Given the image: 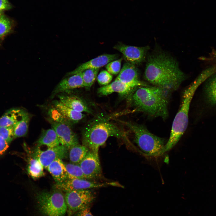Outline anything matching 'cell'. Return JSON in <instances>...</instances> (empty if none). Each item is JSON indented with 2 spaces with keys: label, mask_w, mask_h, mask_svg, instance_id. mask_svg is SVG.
<instances>
[{
  "label": "cell",
  "mask_w": 216,
  "mask_h": 216,
  "mask_svg": "<svg viewBox=\"0 0 216 216\" xmlns=\"http://www.w3.org/2000/svg\"><path fill=\"white\" fill-rule=\"evenodd\" d=\"M53 107L71 125L76 123L82 119L85 115L82 112L76 111L67 106L59 100L53 101Z\"/></svg>",
  "instance_id": "18"
},
{
  "label": "cell",
  "mask_w": 216,
  "mask_h": 216,
  "mask_svg": "<svg viewBox=\"0 0 216 216\" xmlns=\"http://www.w3.org/2000/svg\"><path fill=\"white\" fill-rule=\"evenodd\" d=\"M136 88L134 86L115 80L108 85L98 88L97 93L101 96H107L114 92L118 93L123 96H126L132 93Z\"/></svg>",
  "instance_id": "16"
},
{
  "label": "cell",
  "mask_w": 216,
  "mask_h": 216,
  "mask_svg": "<svg viewBox=\"0 0 216 216\" xmlns=\"http://www.w3.org/2000/svg\"><path fill=\"white\" fill-rule=\"evenodd\" d=\"M205 90L206 98L209 103L216 106V74L211 76L206 83Z\"/></svg>",
  "instance_id": "25"
},
{
  "label": "cell",
  "mask_w": 216,
  "mask_h": 216,
  "mask_svg": "<svg viewBox=\"0 0 216 216\" xmlns=\"http://www.w3.org/2000/svg\"><path fill=\"white\" fill-rule=\"evenodd\" d=\"M62 191L56 189L51 192L43 191L36 196L37 205L44 216H64L67 212L64 196Z\"/></svg>",
  "instance_id": "6"
},
{
  "label": "cell",
  "mask_w": 216,
  "mask_h": 216,
  "mask_svg": "<svg viewBox=\"0 0 216 216\" xmlns=\"http://www.w3.org/2000/svg\"><path fill=\"white\" fill-rule=\"evenodd\" d=\"M30 118L29 113L25 111L21 118L13 126L14 139L26 135Z\"/></svg>",
  "instance_id": "23"
},
{
  "label": "cell",
  "mask_w": 216,
  "mask_h": 216,
  "mask_svg": "<svg viewBox=\"0 0 216 216\" xmlns=\"http://www.w3.org/2000/svg\"><path fill=\"white\" fill-rule=\"evenodd\" d=\"M11 8V6L8 0H0V11L8 10Z\"/></svg>",
  "instance_id": "34"
},
{
  "label": "cell",
  "mask_w": 216,
  "mask_h": 216,
  "mask_svg": "<svg viewBox=\"0 0 216 216\" xmlns=\"http://www.w3.org/2000/svg\"><path fill=\"white\" fill-rule=\"evenodd\" d=\"M90 207L88 206L78 211L73 216H93L90 212Z\"/></svg>",
  "instance_id": "32"
},
{
  "label": "cell",
  "mask_w": 216,
  "mask_h": 216,
  "mask_svg": "<svg viewBox=\"0 0 216 216\" xmlns=\"http://www.w3.org/2000/svg\"><path fill=\"white\" fill-rule=\"evenodd\" d=\"M0 136L10 144L14 139L13 126L0 127Z\"/></svg>",
  "instance_id": "29"
},
{
  "label": "cell",
  "mask_w": 216,
  "mask_h": 216,
  "mask_svg": "<svg viewBox=\"0 0 216 216\" xmlns=\"http://www.w3.org/2000/svg\"><path fill=\"white\" fill-rule=\"evenodd\" d=\"M66 77L57 85L52 92L51 98L58 94L77 88L84 87L82 72Z\"/></svg>",
  "instance_id": "15"
},
{
  "label": "cell",
  "mask_w": 216,
  "mask_h": 216,
  "mask_svg": "<svg viewBox=\"0 0 216 216\" xmlns=\"http://www.w3.org/2000/svg\"><path fill=\"white\" fill-rule=\"evenodd\" d=\"M52 128L55 131L59 142L69 150L72 146L79 144L76 135L73 131L71 126L48 119Z\"/></svg>",
  "instance_id": "8"
},
{
  "label": "cell",
  "mask_w": 216,
  "mask_h": 216,
  "mask_svg": "<svg viewBox=\"0 0 216 216\" xmlns=\"http://www.w3.org/2000/svg\"><path fill=\"white\" fill-rule=\"evenodd\" d=\"M118 54H105L100 55L86 62L83 63L73 70L68 73L66 76H70L88 69H99L111 62L116 59Z\"/></svg>",
  "instance_id": "13"
},
{
  "label": "cell",
  "mask_w": 216,
  "mask_h": 216,
  "mask_svg": "<svg viewBox=\"0 0 216 216\" xmlns=\"http://www.w3.org/2000/svg\"><path fill=\"white\" fill-rule=\"evenodd\" d=\"M144 77L154 86L171 92L179 88L186 76L174 58L160 51L148 56Z\"/></svg>",
  "instance_id": "1"
},
{
  "label": "cell",
  "mask_w": 216,
  "mask_h": 216,
  "mask_svg": "<svg viewBox=\"0 0 216 216\" xmlns=\"http://www.w3.org/2000/svg\"><path fill=\"white\" fill-rule=\"evenodd\" d=\"M127 134L124 130L108 119L101 117L94 120L84 128L82 133V145L99 159V148L109 137L114 136L128 142Z\"/></svg>",
  "instance_id": "3"
},
{
  "label": "cell",
  "mask_w": 216,
  "mask_h": 216,
  "mask_svg": "<svg viewBox=\"0 0 216 216\" xmlns=\"http://www.w3.org/2000/svg\"><path fill=\"white\" fill-rule=\"evenodd\" d=\"M28 156L26 170L29 175L34 179H36L44 176L45 175L44 168L40 162L33 156H31L28 154Z\"/></svg>",
  "instance_id": "21"
},
{
  "label": "cell",
  "mask_w": 216,
  "mask_h": 216,
  "mask_svg": "<svg viewBox=\"0 0 216 216\" xmlns=\"http://www.w3.org/2000/svg\"><path fill=\"white\" fill-rule=\"evenodd\" d=\"M46 170L51 174L56 183L62 182L68 178V173L62 160L58 159L52 162Z\"/></svg>",
  "instance_id": "19"
},
{
  "label": "cell",
  "mask_w": 216,
  "mask_h": 216,
  "mask_svg": "<svg viewBox=\"0 0 216 216\" xmlns=\"http://www.w3.org/2000/svg\"><path fill=\"white\" fill-rule=\"evenodd\" d=\"M170 92L155 86L140 87L132 92L130 101L136 111L165 120L168 115V106Z\"/></svg>",
  "instance_id": "2"
},
{
  "label": "cell",
  "mask_w": 216,
  "mask_h": 216,
  "mask_svg": "<svg viewBox=\"0 0 216 216\" xmlns=\"http://www.w3.org/2000/svg\"><path fill=\"white\" fill-rule=\"evenodd\" d=\"M115 80L137 88L149 86L140 80L138 70L135 65L128 62L124 64Z\"/></svg>",
  "instance_id": "12"
},
{
  "label": "cell",
  "mask_w": 216,
  "mask_h": 216,
  "mask_svg": "<svg viewBox=\"0 0 216 216\" xmlns=\"http://www.w3.org/2000/svg\"><path fill=\"white\" fill-rule=\"evenodd\" d=\"M208 78L207 74L202 72L183 92L180 107L174 119L170 137L164 146V153L176 144L186 130L188 123V113L191 100L199 86Z\"/></svg>",
  "instance_id": "4"
},
{
  "label": "cell",
  "mask_w": 216,
  "mask_h": 216,
  "mask_svg": "<svg viewBox=\"0 0 216 216\" xmlns=\"http://www.w3.org/2000/svg\"><path fill=\"white\" fill-rule=\"evenodd\" d=\"M214 55H215V57L216 58V52L214 54Z\"/></svg>",
  "instance_id": "36"
},
{
  "label": "cell",
  "mask_w": 216,
  "mask_h": 216,
  "mask_svg": "<svg viewBox=\"0 0 216 216\" xmlns=\"http://www.w3.org/2000/svg\"><path fill=\"white\" fill-rule=\"evenodd\" d=\"M114 48L121 52L127 62L134 65L139 64L145 59L148 46L137 47L120 44Z\"/></svg>",
  "instance_id": "10"
},
{
  "label": "cell",
  "mask_w": 216,
  "mask_h": 216,
  "mask_svg": "<svg viewBox=\"0 0 216 216\" xmlns=\"http://www.w3.org/2000/svg\"><path fill=\"white\" fill-rule=\"evenodd\" d=\"M96 186V183L88 179L68 178L60 183H56L54 189L66 192L71 191L94 188Z\"/></svg>",
  "instance_id": "14"
},
{
  "label": "cell",
  "mask_w": 216,
  "mask_h": 216,
  "mask_svg": "<svg viewBox=\"0 0 216 216\" xmlns=\"http://www.w3.org/2000/svg\"><path fill=\"white\" fill-rule=\"evenodd\" d=\"M122 60V58L109 63L106 66L107 71L111 74L115 75L118 74L121 70Z\"/></svg>",
  "instance_id": "30"
},
{
  "label": "cell",
  "mask_w": 216,
  "mask_h": 216,
  "mask_svg": "<svg viewBox=\"0 0 216 216\" xmlns=\"http://www.w3.org/2000/svg\"><path fill=\"white\" fill-rule=\"evenodd\" d=\"M68 173V178L87 179L79 164L64 163Z\"/></svg>",
  "instance_id": "27"
},
{
  "label": "cell",
  "mask_w": 216,
  "mask_h": 216,
  "mask_svg": "<svg viewBox=\"0 0 216 216\" xmlns=\"http://www.w3.org/2000/svg\"><path fill=\"white\" fill-rule=\"evenodd\" d=\"M68 149L64 146L59 145L49 148L45 151L37 147L34 151L33 156L37 158L46 169L49 165L53 161L58 159L62 160L65 158L68 154Z\"/></svg>",
  "instance_id": "9"
},
{
  "label": "cell",
  "mask_w": 216,
  "mask_h": 216,
  "mask_svg": "<svg viewBox=\"0 0 216 216\" xmlns=\"http://www.w3.org/2000/svg\"><path fill=\"white\" fill-rule=\"evenodd\" d=\"M11 28L9 20L3 14L0 17V39L7 35L10 32Z\"/></svg>",
  "instance_id": "28"
},
{
  "label": "cell",
  "mask_w": 216,
  "mask_h": 216,
  "mask_svg": "<svg viewBox=\"0 0 216 216\" xmlns=\"http://www.w3.org/2000/svg\"><path fill=\"white\" fill-rule=\"evenodd\" d=\"M79 164L87 179L101 177L102 172L99 159L89 150Z\"/></svg>",
  "instance_id": "11"
},
{
  "label": "cell",
  "mask_w": 216,
  "mask_h": 216,
  "mask_svg": "<svg viewBox=\"0 0 216 216\" xmlns=\"http://www.w3.org/2000/svg\"><path fill=\"white\" fill-rule=\"evenodd\" d=\"M69 150V157L70 162L76 164L80 163L89 151L86 146L79 144L72 146Z\"/></svg>",
  "instance_id": "24"
},
{
  "label": "cell",
  "mask_w": 216,
  "mask_h": 216,
  "mask_svg": "<svg viewBox=\"0 0 216 216\" xmlns=\"http://www.w3.org/2000/svg\"><path fill=\"white\" fill-rule=\"evenodd\" d=\"M95 198L94 192L89 189L75 190L66 192L64 198L68 216H73L78 211L91 206Z\"/></svg>",
  "instance_id": "7"
},
{
  "label": "cell",
  "mask_w": 216,
  "mask_h": 216,
  "mask_svg": "<svg viewBox=\"0 0 216 216\" xmlns=\"http://www.w3.org/2000/svg\"><path fill=\"white\" fill-rule=\"evenodd\" d=\"M9 145L7 142L0 136V156L5 153Z\"/></svg>",
  "instance_id": "33"
},
{
  "label": "cell",
  "mask_w": 216,
  "mask_h": 216,
  "mask_svg": "<svg viewBox=\"0 0 216 216\" xmlns=\"http://www.w3.org/2000/svg\"><path fill=\"white\" fill-rule=\"evenodd\" d=\"M59 144L56 134L52 128L42 130L40 137L36 142L38 147L45 145L49 148L57 146Z\"/></svg>",
  "instance_id": "20"
},
{
  "label": "cell",
  "mask_w": 216,
  "mask_h": 216,
  "mask_svg": "<svg viewBox=\"0 0 216 216\" xmlns=\"http://www.w3.org/2000/svg\"><path fill=\"white\" fill-rule=\"evenodd\" d=\"M99 69H88L82 72V75L84 87L89 90L97 78Z\"/></svg>",
  "instance_id": "26"
},
{
  "label": "cell",
  "mask_w": 216,
  "mask_h": 216,
  "mask_svg": "<svg viewBox=\"0 0 216 216\" xmlns=\"http://www.w3.org/2000/svg\"><path fill=\"white\" fill-rule=\"evenodd\" d=\"M25 111L17 108L8 110L0 118V127L13 126L21 118Z\"/></svg>",
  "instance_id": "22"
},
{
  "label": "cell",
  "mask_w": 216,
  "mask_h": 216,
  "mask_svg": "<svg viewBox=\"0 0 216 216\" xmlns=\"http://www.w3.org/2000/svg\"><path fill=\"white\" fill-rule=\"evenodd\" d=\"M118 121L133 133L135 142L146 155L157 156L163 154L166 144L164 139L151 133L143 125L130 122Z\"/></svg>",
  "instance_id": "5"
},
{
  "label": "cell",
  "mask_w": 216,
  "mask_h": 216,
  "mask_svg": "<svg viewBox=\"0 0 216 216\" xmlns=\"http://www.w3.org/2000/svg\"><path fill=\"white\" fill-rule=\"evenodd\" d=\"M3 14V11H0V17Z\"/></svg>",
  "instance_id": "35"
},
{
  "label": "cell",
  "mask_w": 216,
  "mask_h": 216,
  "mask_svg": "<svg viewBox=\"0 0 216 216\" xmlns=\"http://www.w3.org/2000/svg\"><path fill=\"white\" fill-rule=\"evenodd\" d=\"M59 100L67 106L76 111L92 113V112L86 103L79 97L73 95L59 94Z\"/></svg>",
  "instance_id": "17"
},
{
  "label": "cell",
  "mask_w": 216,
  "mask_h": 216,
  "mask_svg": "<svg viewBox=\"0 0 216 216\" xmlns=\"http://www.w3.org/2000/svg\"><path fill=\"white\" fill-rule=\"evenodd\" d=\"M112 76L107 71L103 70L97 77L98 83L101 85L106 86L109 84L112 79Z\"/></svg>",
  "instance_id": "31"
}]
</instances>
